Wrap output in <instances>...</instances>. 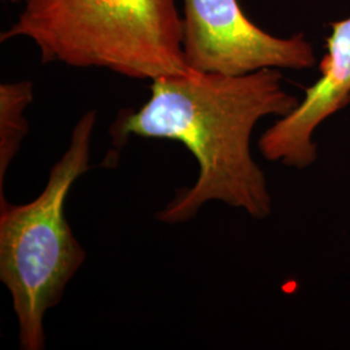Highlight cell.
Masks as SVG:
<instances>
[{"instance_id":"3957f363","label":"cell","mask_w":350,"mask_h":350,"mask_svg":"<svg viewBox=\"0 0 350 350\" xmlns=\"http://www.w3.org/2000/svg\"><path fill=\"white\" fill-rule=\"evenodd\" d=\"M96 112L85 113L72 131L63 156L34 200L13 204L0 199V280L12 299L24 350L46 348L44 317L86 261L65 214L68 195L90 170Z\"/></svg>"},{"instance_id":"7a4b0ae2","label":"cell","mask_w":350,"mask_h":350,"mask_svg":"<svg viewBox=\"0 0 350 350\" xmlns=\"http://www.w3.org/2000/svg\"><path fill=\"white\" fill-rule=\"evenodd\" d=\"M31 40L42 63L133 79L189 75L176 0H24L0 42Z\"/></svg>"},{"instance_id":"52a82bcc","label":"cell","mask_w":350,"mask_h":350,"mask_svg":"<svg viewBox=\"0 0 350 350\" xmlns=\"http://www.w3.org/2000/svg\"><path fill=\"white\" fill-rule=\"evenodd\" d=\"M3 1H8V3H16V1H20V0H3Z\"/></svg>"},{"instance_id":"277c9868","label":"cell","mask_w":350,"mask_h":350,"mask_svg":"<svg viewBox=\"0 0 350 350\" xmlns=\"http://www.w3.org/2000/svg\"><path fill=\"white\" fill-rule=\"evenodd\" d=\"M182 49L188 68L199 73L302 70L317 63L304 34H269L250 21L238 0H183Z\"/></svg>"},{"instance_id":"5b68a950","label":"cell","mask_w":350,"mask_h":350,"mask_svg":"<svg viewBox=\"0 0 350 350\" xmlns=\"http://www.w3.org/2000/svg\"><path fill=\"white\" fill-rule=\"evenodd\" d=\"M319 64L321 77L305 91L291 112L278 118L258 140L270 163L304 170L318 159L314 134L318 127L350 104V17L332 23Z\"/></svg>"},{"instance_id":"6da1fadb","label":"cell","mask_w":350,"mask_h":350,"mask_svg":"<svg viewBox=\"0 0 350 350\" xmlns=\"http://www.w3.org/2000/svg\"><path fill=\"white\" fill-rule=\"evenodd\" d=\"M150 99L137 111L118 113L109 134L114 147L129 139H166L183 144L199 165L191 187L157 213L166 225L186 224L208 202L218 201L265 219L273 198L262 167L252 153L257 124L291 112L300 99L283 86L279 69L244 75L191 72L150 81Z\"/></svg>"},{"instance_id":"8992f818","label":"cell","mask_w":350,"mask_h":350,"mask_svg":"<svg viewBox=\"0 0 350 350\" xmlns=\"http://www.w3.org/2000/svg\"><path fill=\"white\" fill-rule=\"evenodd\" d=\"M33 99L34 85L30 81L0 85V199L4 198L8 169L29 133L25 112Z\"/></svg>"}]
</instances>
